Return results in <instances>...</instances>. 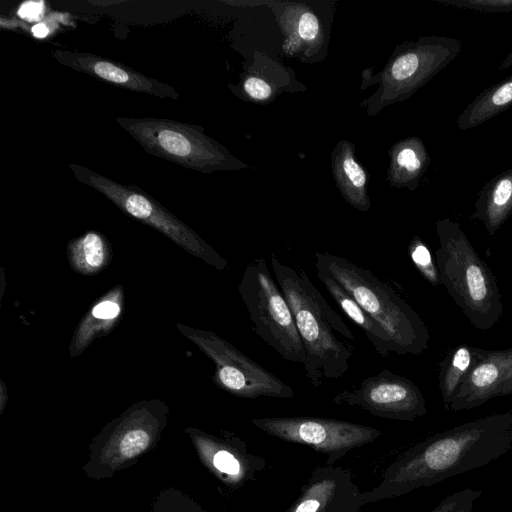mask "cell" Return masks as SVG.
<instances>
[{"label": "cell", "instance_id": "2e32d148", "mask_svg": "<svg viewBox=\"0 0 512 512\" xmlns=\"http://www.w3.org/2000/svg\"><path fill=\"white\" fill-rule=\"evenodd\" d=\"M51 55L66 67L120 88L161 99L178 100L180 98L175 87L104 56L61 49L52 51Z\"/></svg>", "mask_w": 512, "mask_h": 512}, {"label": "cell", "instance_id": "d6986e66", "mask_svg": "<svg viewBox=\"0 0 512 512\" xmlns=\"http://www.w3.org/2000/svg\"><path fill=\"white\" fill-rule=\"evenodd\" d=\"M123 302V287L117 285L91 306L71 339V357L80 355L96 338L110 333L117 326L122 316Z\"/></svg>", "mask_w": 512, "mask_h": 512}, {"label": "cell", "instance_id": "8992f818", "mask_svg": "<svg viewBox=\"0 0 512 512\" xmlns=\"http://www.w3.org/2000/svg\"><path fill=\"white\" fill-rule=\"evenodd\" d=\"M116 123L149 154L210 174L249 167L200 126L153 117H116Z\"/></svg>", "mask_w": 512, "mask_h": 512}, {"label": "cell", "instance_id": "277c9868", "mask_svg": "<svg viewBox=\"0 0 512 512\" xmlns=\"http://www.w3.org/2000/svg\"><path fill=\"white\" fill-rule=\"evenodd\" d=\"M314 266L331 276L387 332L398 355L422 354L430 335L419 314L372 271L328 252L315 253Z\"/></svg>", "mask_w": 512, "mask_h": 512}, {"label": "cell", "instance_id": "5bb4252c", "mask_svg": "<svg viewBox=\"0 0 512 512\" xmlns=\"http://www.w3.org/2000/svg\"><path fill=\"white\" fill-rule=\"evenodd\" d=\"M188 432L208 469L229 487L239 488L263 470L266 460L247 451L245 442L232 433L222 438L195 429Z\"/></svg>", "mask_w": 512, "mask_h": 512}, {"label": "cell", "instance_id": "83f0119b", "mask_svg": "<svg viewBox=\"0 0 512 512\" xmlns=\"http://www.w3.org/2000/svg\"><path fill=\"white\" fill-rule=\"evenodd\" d=\"M153 512H205L188 496L179 491L169 489L159 495Z\"/></svg>", "mask_w": 512, "mask_h": 512}, {"label": "cell", "instance_id": "ba28073f", "mask_svg": "<svg viewBox=\"0 0 512 512\" xmlns=\"http://www.w3.org/2000/svg\"><path fill=\"white\" fill-rule=\"evenodd\" d=\"M238 291L254 333L283 359L304 365L305 351L293 313L264 258L247 264Z\"/></svg>", "mask_w": 512, "mask_h": 512}, {"label": "cell", "instance_id": "ffe728a7", "mask_svg": "<svg viewBox=\"0 0 512 512\" xmlns=\"http://www.w3.org/2000/svg\"><path fill=\"white\" fill-rule=\"evenodd\" d=\"M331 169L336 186L353 208L367 212L371 208L368 196V174L355 157V146L349 140H340L331 154Z\"/></svg>", "mask_w": 512, "mask_h": 512}, {"label": "cell", "instance_id": "836d02e7", "mask_svg": "<svg viewBox=\"0 0 512 512\" xmlns=\"http://www.w3.org/2000/svg\"><path fill=\"white\" fill-rule=\"evenodd\" d=\"M1 385H2V388H1V395H2V399H1V412H2L3 409H4L5 403H6V401L4 399H5V396L7 395V390H6V387H5V385H4V383L2 381H1Z\"/></svg>", "mask_w": 512, "mask_h": 512}, {"label": "cell", "instance_id": "6da1fadb", "mask_svg": "<svg viewBox=\"0 0 512 512\" xmlns=\"http://www.w3.org/2000/svg\"><path fill=\"white\" fill-rule=\"evenodd\" d=\"M511 449L512 411L462 423L411 447L385 470L378 486L362 493V503L429 487L488 465Z\"/></svg>", "mask_w": 512, "mask_h": 512}, {"label": "cell", "instance_id": "603a6c76", "mask_svg": "<svg viewBox=\"0 0 512 512\" xmlns=\"http://www.w3.org/2000/svg\"><path fill=\"white\" fill-rule=\"evenodd\" d=\"M316 272L335 303L363 331L374 350L382 357H388L391 353L398 355L395 344L384 328L336 280L323 271Z\"/></svg>", "mask_w": 512, "mask_h": 512}, {"label": "cell", "instance_id": "e0dca14e", "mask_svg": "<svg viewBox=\"0 0 512 512\" xmlns=\"http://www.w3.org/2000/svg\"><path fill=\"white\" fill-rule=\"evenodd\" d=\"M270 4L285 36L283 50L287 54L298 55L304 62H313L323 56L328 38L324 22L315 8L306 2Z\"/></svg>", "mask_w": 512, "mask_h": 512}, {"label": "cell", "instance_id": "4dcf8cb0", "mask_svg": "<svg viewBox=\"0 0 512 512\" xmlns=\"http://www.w3.org/2000/svg\"><path fill=\"white\" fill-rule=\"evenodd\" d=\"M44 11L43 2H26L21 5L18 10V15L27 20L39 19Z\"/></svg>", "mask_w": 512, "mask_h": 512}, {"label": "cell", "instance_id": "44dd1931", "mask_svg": "<svg viewBox=\"0 0 512 512\" xmlns=\"http://www.w3.org/2000/svg\"><path fill=\"white\" fill-rule=\"evenodd\" d=\"M387 179L396 188L414 191L429 168L431 159L424 142L417 136L394 143L389 152Z\"/></svg>", "mask_w": 512, "mask_h": 512}, {"label": "cell", "instance_id": "f546056e", "mask_svg": "<svg viewBox=\"0 0 512 512\" xmlns=\"http://www.w3.org/2000/svg\"><path fill=\"white\" fill-rule=\"evenodd\" d=\"M444 6L486 13L512 12V0H433Z\"/></svg>", "mask_w": 512, "mask_h": 512}, {"label": "cell", "instance_id": "8fae6325", "mask_svg": "<svg viewBox=\"0 0 512 512\" xmlns=\"http://www.w3.org/2000/svg\"><path fill=\"white\" fill-rule=\"evenodd\" d=\"M251 423L270 436L325 454L326 465H333L349 451L374 442L382 434L371 426L311 416L253 418Z\"/></svg>", "mask_w": 512, "mask_h": 512}, {"label": "cell", "instance_id": "d6a6232c", "mask_svg": "<svg viewBox=\"0 0 512 512\" xmlns=\"http://www.w3.org/2000/svg\"><path fill=\"white\" fill-rule=\"evenodd\" d=\"M512 66V49L506 55V57L501 61V63L497 67V71L501 72Z\"/></svg>", "mask_w": 512, "mask_h": 512}, {"label": "cell", "instance_id": "7c38bea8", "mask_svg": "<svg viewBox=\"0 0 512 512\" xmlns=\"http://www.w3.org/2000/svg\"><path fill=\"white\" fill-rule=\"evenodd\" d=\"M333 402L400 421H414L427 412L426 399L418 386L388 369L339 391Z\"/></svg>", "mask_w": 512, "mask_h": 512}, {"label": "cell", "instance_id": "f1b7e54d", "mask_svg": "<svg viewBox=\"0 0 512 512\" xmlns=\"http://www.w3.org/2000/svg\"><path fill=\"white\" fill-rule=\"evenodd\" d=\"M481 494L478 489H462L444 497L431 512H472L474 502Z\"/></svg>", "mask_w": 512, "mask_h": 512}, {"label": "cell", "instance_id": "ac0fdd59", "mask_svg": "<svg viewBox=\"0 0 512 512\" xmlns=\"http://www.w3.org/2000/svg\"><path fill=\"white\" fill-rule=\"evenodd\" d=\"M293 71L255 52L253 64L236 86L239 97L254 103H269L283 91H292Z\"/></svg>", "mask_w": 512, "mask_h": 512}, {"label": "cell", "instance_id": "4fadbf2b", "mask_svg": "<svg viewBox=\"0 0 512 512\" xmlns=\"http://www.w3.org/2000/svg\"><path fill=\"white\" fill-rule=\"evenodd\" d=\"M512 394V347L485 350L474 347V361L448 410L473 409Z\"/></svg>", "mask_w": 512, "mask_h": 512}, {"label": "cell", "instance_id": "3957f363", "mask_svg": "<svg viewBox=\"0 0 512 512\" xmlns=\"http://www.w3.org/2000/svg\"><path fill=\"white\" fill-rule=\"evenodd\" d=\"M439 247L435 263L439 282L464 316L478 330L498 323L504 308L497 280L480 258L459 223L446 217L436 221Z\"/></svg>", "mask_w": 512, "mask_h": 512}, {"label": "cell", "instance_id": "1f68e13d", "mask_svg": "<svg viewBox=\"0 0 512 512\" xmlns=\"http://www.w3.org/2000/svg\"><path fill=\"white\" fill-rule=\"evenodd\" d=\"M32 34L37 38H44L49 33V28L46 26L45 23H38L33 26L32 28Z\"/></svg>", "mask_w": 512, "mask_h": 512}, {"label": "cell", "instance_id": "cb8c5ba5", "mask_svg": "<svg viewBox=\"0 0 512 512\" xmlns=\"http://www.w3.org/2000/svg\"><path fill=\"white\" fill-rule=\"evenodd\" d=\"M512 106V75L483 90L457 118L456 125L462 130L492 119Z\"/></svg>", "mask_w": 512, "mask_h": 512}, {"label": "cell", "instance_id": "5b68a950", "mask_svg": "<svg viewBox=\"0 0 512 512\" xmlns=\"http://www.w3.org/2000/svg\"><path fill=\"white\" fill-rule=\"evenodd\" d=\"M461 42L446 36H422L397 45L384 68L376 75L362 73V87L378 85L361 106L369 116L410 98L460 53Z\"/></svg>", "mask_w": 512, "mask_h": 512}, {"label": "cell", "instance_id": "52a82bcc", "mask_svg": "<svg viewBox=\"0 0 512 512\" xmlns=\"http://www.w3.org/2000/svg\"><path fill=\"white\" fill-rule=\"evenodd\" d=\"M169 407L158 399L134 403L94 438L84 470L90 478H109L153 449L168 422Z\"/></svg>", "mask_w": 512, "mask_h": 512}, {"label": "cell", "instance_id": "7402d4cb", "mask_svg": "<svg viewBox=\"0 0 512 512\" xmlns=\"http://www.w3.org/2000/svg\"><path fill=\"white\" fill-rule=\"evenodd\" d=\"M512 214V168L496 175L479 190L471 218L493 236Z\"/></svg>", "mask_w": 512, "mask_h": 512}, {"label": "cell", "instance_id": "9c48e42d", "mask_svg": "<svg viewBox=\"0 0 512 512\" xmlns=\"http://www.w3.org/2000/svg\"><path fill=\"white\" fill-rule=\"evenodd\" d=\"M69 168L79 182L101 193L125 214L158 230L186 252L218 270L228 266V261L193 229L145 191L116 182L81 165L70 163Z\"/></svg>", "mask_w": 512, "mask_h": 512}, {"label": "cell", "instance_id": "7a4b0ae2", "mask_svg": "<svg viewBox=\"0 0 512 512\" xmlns=\"http://www.w3.org/2000/svg\"><path fill=\"white\" fill-rule=\"evenodd\" d=\"M271 269L294 316L304 351V373L317 388L342 378L349 369L354 346L336 334L355 340L341 316L327 303L304 269H295L272 252Z\"/></svg>", "mask_w": 512, "mask_h": 512}, {"label": "cell", "instance_id": "9a60e30c", "mask_svg": "<svg viewBox=\"0 0 512 512\" xmlns=\"http://www.w3.org/2000/svg\"><path fill=\"white\" fill-rule=\"evenodd\" d=\"M362 493L349 470L326 465L311 473L284 512H358L364 506Z\"/></svg>", "mask_w": 512, "mask_h": 512}, {"label": "cell", "instance_id": "d4e9b609", "mask_svg": "<svg viewBox=\"0 0 512 512\" xmlns=\"http://www.w3.org/2000/svg\"><path fill=\"white\" fill-rule=\"evenodd\" d=\"M67 257L75 272L82 275H95L110 263L112 249L102 234L89 231L69 241Z\"/></svg>", "mask_w": 512, "mask_h": 512}, {"label": "cell", "instance_id": "484cf974", "mask_svg": "<svg viewBox=\"0 0 512 512\" xmlns=\"http://www.w3.org/2000/svg\"><path fill=\"white\" fill-rule=\"evenodd\" d=\"M474 361V347L468 344L456 346L441 362L439 388L444 407L449 406L470 371Z\"/></svg>", "mask_w": 512, "mask_h": 512}, {"label": "cell", "instance_id": "30bf717a", "mask_svg": "<svg viewBox=\"0 0 512 512\" xmlns=\"http://www.w3.org/2000/svg\"><path fill=\"white\" fill-rule=\"evenodd\" d=\"M214 363L213 382L229 394L246 399L294 397L293 388L212 331L177 324Z\"/></svg>", "mask_w": 512, "mask_h": 512}, {"label": "cell", "instance_id": "4316f807", "mask_svg": "<svg viewBox=\"0 0 512 512\" xmlns=\"http://www.w3.org/2000/svg\"><path fill=\"white\" fill-rule=\"evenodd\" d=\"M409 256L422 277L433 286L440 284L439 273L426 243L415 236L409 243Z\"/></svg>", "mask_w": 512, "mask_h": 512}]
</instances>
